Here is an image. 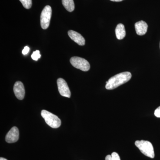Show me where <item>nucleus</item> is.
Returning a JSON list of instances; mask_svg holds the SVG:
<instances>
[{"label":"nucleus","mask_w":160,"mask_h":160,"mask_svg":"<svg viewBox=\"0 0 160 160\" xmlns=\"http://www.w3.org/2000/svg\"><path fill=\"white\" fill-rule=\"evenodd\" d=\"M116 37L118 40L123 39L126 35L125 26L122 24H119L115 29Z\"/></svg>","instance_id":"9b49d317"},{"label":"nucleus","mask_w":160,"mask_h":160,"mask_svg":"<svg viewBox=\"0 0 160 160\" xmlns=\"http://www.w3.org/2000/svg\"><path fill=\"white\" fill-rule=\"evenodd\" d=\"M41 57V54L40 53V51L39 50L33 52L32 54L31 58L33 60L37 61Z\"/></svg>","instance_id":"2eb2a0df"},{"label":"nucleus","mask_w":160,"mask_h":160,"mask_svg":"<svg viewBox=\"0 0 160 160\" xmlns=\"http://www.w3.org/2000/svg\"><path fill=\"white\" fill-rule=\"evenodd\" d=\"M131 77V73L129 72H125L115 75L106 82V89L108 90L116 89L118 86L127 82Z\"/></svg>","instance_id":"f257e3e1"},{"label":"nucleus","mask_w":160,"mask_h":160,"mask_svg":"<svg viewBox=\"0 0 160 160\" xmlns=\"http://www.w3.org/2000/svg\"><path fill=\"white\" fill-rule=\"evenodd\" d=\"M135 145L139 149L140 151L146 156L151 158H154V149L150 142L145 140L136 141L135 142Z\"/></svg>","instance_id":"f03ea898"},{"label":"nucleus","mask_w":160,"mask_h":160,"mask_svg":"<svg viewBox=\"0 0 160 160\" xmlns=\"http://www.w3.org/2000/svg\"><path fill=\"white\" fill-rule=\"evenodd\" d=\"M13 91L18 99L22 100L24 99L25 95V90L24 85L22 82L18 81L15 83L13 87Z\"/></svg>","instance_id":"6e6552de"},{"label":"nucleus","mask_w":160,"mask_h":160,"mask_svg":"<svg viewBox=\"0 0 160 160\" xmlns=\"http://www.w3.org/2000/svg\"><path fill=\"white\" fill-rule=\"evenodd\" d=\"M19 137V132L17 127H13L6 134V141L7 142L12 143L17 142Z\"/></svg>","instance_id":"0eeeda50"},{"label":"nucleus","mask_w":160,"mask_h":160,"mask_svg":"<svg viewBox=\"0 0 160 160\" xmlns=\"http://www.w3.org/2000/svg\"><path fill=\"white\" fill-rule=\"evenodd\" d=\"M57 84L58 89L60 94L62 96L70 98L71 96V92L65 80L62 78H59L57 80Z\"/></svg>","instance_id":"423d86ee"},{"label":"nucleus","mask_w":160,"mask_h":160,"mask_svg":"<svg viewBox=\"0 0 160 160\" xmlns=\"http://www.w3.org/2000/svg\"><path fill=\"white\" fill-rule=\"evenodd\" d=\"M62 3L67 11L71 12L74 10L75 6L73 0H62Z\"/></svg>","instance_id":"f8f14e48"},{"label":"nucleus","mask_w":160,"mask_h":160,"mask_svg":"<svg viewBox=\"0 0 160 160\" xmlns=\"http://www.w3.org/2000/svg\"><path fill=\"white\" fill-rule=\"evenodd\" d=\"M68 33L70 38L78 45L82 46L85 45V38L79 33L73 30H69Z\"/></svg>","instance_id":"1a4fd4ad"},{"label":"nucleus","mask_w":160,"mask_h":160,"mask_svg":"<svg viewBox=\"0 0 160 160\" xmlns=\"http://www.w3.org/2000/svg\"><path fill=\"white\" fill-rule=\"evenodd\" d=\"M110 1H112V2H120L123 1V0H110Z\"/></svg>","instance_id":"a211bd4d"},{"label":"nucleus","mask_w":160,"mask_h":160,"mask_svg":"<svg viewBox=\"0 0 160 160\" xmlns=\"http://www.w3.org/2000/svg\"><path fill=\"white\" fill-rule=\"evenodd\" d=\"M0 160H7L6 158H0Z\"/></svg>","instance_id":"6ab92c4d"},{"label":"nucleus","mask_w":160,"mask_h":160,"mask_svg":"<svg viewBox=\"0 0 160 160\" xmlns=\"http://www.w3.org/2000/svg\"><path fill=\"white\" fill-rule=\"evenodd\" d=\"M105 160H121L119 155L116 152H113L111 155H108L106 156Z\"/></svg>","instance_id":"ddd939ff"},{"label":"nucleus","mask_w":160,"mask_h":160,"mask_svg":"<svg viewBox=\"0 0 160 160\" xmlns=\"http://www.w3.org/2000/svg\"><path fill=\"white\" fill-rule=\"evenodd\" d=\"M71 65L75 68L83 71H88L90 69V64L89 62L83 58L73 57L70 58Z\"/></svg>","instance_id":"20e7f679"},{"label":"nucleus","mask_w":160,"mask_h":160,"mask_svg":"<svg viewBox=\"0 0 160 160\" xmlns=\"http://www.w3.org/2000/svg\"><path fill=\"white\" fill-rule=\"evenodd\" d=\"M21 3L22 4L24 8L26 9H29L31 8L32 2V0H19Z\"/></svg>","instance_id":"4468645a"},{"label":"nucleus","mask_w":160,"mask_h":160,"mask_svg":"<svg viewBox=\"0 0 160 160\" xmlns=\"http://www.w3.org/2000/svg\"><path fill=\"white\" fill-rule=\"evenodd\" d=\"M41 115L48 126L52 128H58L61 126V121L55 115L46 110L41 112Z\"/></svg>","instance_id":"7ed1b4c3"},{"label":"nucleus","mask_w":160,"mask_h":160,"mask_svg":"<svg viewBox=\"0 0 160 160\" xmlns=\"http://www.w3.org/2000/svg\"><path fill=\"white\" fill-rule=\"evenodd\" d=\"M154 115L156 117L160 118V106L155 110Z\"/></svg>","instance_id":"dca6fc26"},{"label":"nucleus","mask_w":160,"mask_h":160,"mask_svg":"<svg viewBox=\"0 0 160 160\" xmlns=\"http://www.w3.org/2000/svg\"><path fill=\"white\" fill-rule=\"evenodd\" d=\"M148 25L144 21H141L135 24V28L137 34L139 36L145 35L147 32Z\"/></svg>","instance_id":"9d476101"},{"label":"nucleus","mask_w":160,"mask_h":160,"mask_svg":"<svg viewBox=\"0 0 160 160\" xmlns=\"http://www.w3.org/2000/svg\"><path fill=\"white\" fill-rule=\"evenodd\" d=\"M29 48L28 46H25V47H24V49H23V50H22V54L23 55H26L27 54V53L29 52Z\"/></svg>","instance_id":"f3484780"},{"label":"nucleus","mask_w":160,"mask_h":160,"mask_svg":"<svg viewBox=\"0 0 160 160\" xmlns=\"http://www.w3.org/2000/svg\"><path fill=\"white\" fill-rule=\"evenodd\" d=\"M51 16V7L46 6L43 9L41 15V26L43 29H46L49 27Z\"/></svg>","instance_id":"39448f33"},{"label":"nucleus","mask_w":160,"mask_h":160,"mask_svg":"<svg viewBox=\"0 0 160 160\" xmlns=\"http://www.w3.org/2000/svg\"></svg>","instance_id":"aec40b11"}]
</instances>
